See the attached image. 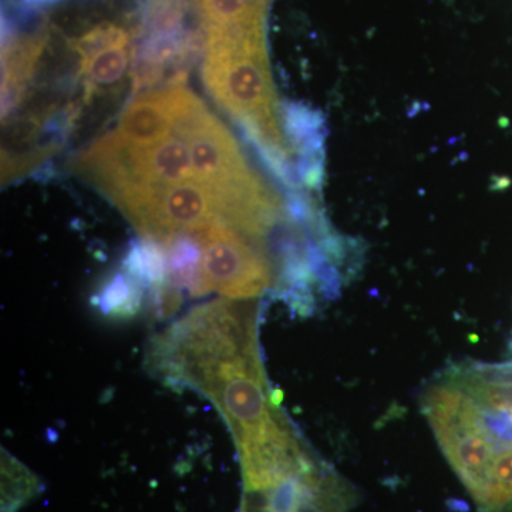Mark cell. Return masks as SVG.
Here are the masks:
<instances>
[{
    "label": "cell",
    "mask_w": 512,
    "mask_h": 512,
    "mask_svg": "<svg viewBox=\"0 0 512 512\" xmlns=\"http://www.w3.org/2000/svg\"><path fill=\"white\" fill-rule=\"evenodd\" d=\"M147 366L171 387H190L215 404L239 457L293 431L278 409L259 356L254 312L229 301L197 306L157 336Z\"/></svg>",
    "instance_id": "6da1fadb"
},
{
    "label": "cell",
    "mask_w": 512,
    "mask_h": 512,
    "mask_svg": "<svg viewBox=\"0 0 512 512\" xmlns=\"http://www.w3.org/2000/svg\"><path fill=\"white\" fill-rule=\"evenodd\" d=\"M202 74L207 89L244 128L269 170L289 194L298 192L291 153L276 119L265 25L241 22L205 29Z\"/></svg>",
    "instance_id": "7a4b0ae2"
},
{
    "label": "cell",
    "mask_w": 512,
    "mask_h": 512,
    "mask_svg": "<svg viewBox=\"0 0 512 512\" xmlns=\"http://www.w3.org/2000/svg\"><path fill=\"white\" fill-rule=\"evenodd\" d=\"M421 406L451 466L480 503L498 456L481 424L484 404L446 380L426 390Z\"/></svg>",
    "instance_id": "3957f363"
},
{
    "label": "cell",
    "mask_w": 512,
    "mask_h": 512,
    "mask_svg": "<svg viewBox=\"0 0 512 512\" xmlns=\"http://www.w3.org/2000/svg\"><path fill=\"white\" fill-rule=\"evenodd\" d=\"M202 248L201 296L221 293L228 299L256 298L272 284L268 258L256 242L222 222L190 232Z\"/></svg>",
    "instance_id": "277c9868"
},
{
    "label": "cell",
    "mask_w": 512,
    "mask_h": 512,
    "mask_svg": "<svg viewBox=\"0 0 512 512\" xmlns=\"http://www.w3.org/2000/svg\"><path fill=\"white\" fill-rule=\"evenodd\" d=\"M284 123L301 156L299 173L303 183L319 188L325 178V119L303 104L288 103L284 107Z\"/></svg>",
    "instance_id": "5b68a950"
},
{
    "label": "cell",
    "mask_w": 512,
    "mask_h": 512,
    "mask_svg": "<svg viewBox=\"0 0 512 512\" xmlns=\"http://www.w3.org/2000/svg\"><path fill=\"white\" fill-rule=\"evenodd\" d=\"M116 130L128 141L138 144L154 143L167 136L171 123L161 92L143 94L131 101L121 114Z\"/></svg>",
    "instance_id": "8992f818"
},
{
    "label": "cell",
    "mask_w": 512,
    "mask_h": 512,
    "mask_svg": "<svg viewBox=\"0 0 512 512\" xmlns=\"http://www.w3.org/2000/svg\"><path fill=\"white\" fill-rule=\"evenodd\" d=\"M123 269L144 289L150 291L151 302L171 286L167 249L153 239L143 238L131 242L124 258Z\"/></svg>",
    "instance_id": "52a82bcc"
},
{
    "label": "cell",
    "mask_w": 512,
    "mask_h": 512,
    "mask_svg": "<svg viewBox=\"0 0 512 512\" xmlns=\"http://www.w3.org/2000/svg\"><path fill=\"white\" fill-rule=\"evenodd\" d=\"M168 275L171 285L201 296L202 248L190 234L177 235L167 245Z\"/></svg>",
    "instance_id": "ba28073f"
},
{
    "label": "cell",
    "mask_w": 512,
    "mask_h": 512,
    "mask_svg": "<svg viewBox=\"0 0 512 512\" xmlns=\"http://www.w3.org/2000/svg\"><path fill=\"white\" fill-rule=\"evenodd\" d=\"M144 288L126 272L114 275L97 295L93 303L107 318H133L143 305Z\"/></svg>",
    "instance_id": "9c48e42d"
},
{
    "label": "cell",
    "mask_w": 512,
    "mask_h": 512,
    "mask_svg": "<svg viewBox=\"0 0 512 512\" xmlns=\"http://www.w3.org/2000/svg\"><path fill=\"white\" fill-rule=\"evenodd\" d=\"M130 60L131 45L111 47L92 59L80 60V73H82L84 87H86L84 100L92 99L93 94L96 93V90H100V87L111 86V84L119 82L127 72Z\"/></svg>",
    "instance_id": "30bf717a"
},
{
    "label": "cell",
    "mask_w": 512,
    "mask_h": 512,
    "mask_svg": "<svg viewBox=\"0 0 512 512\" xmlns=\"http://www.w3.org/2000/svg\"><path fill=\"white\" fill-rule=\"evenodd\" d=\"M202 26L265 18L268 0H195Z\"/></svg>",
    "instance_id": "8fae6325"
},
{
    "label": "cell",
    "mask_w": 512,
    "mask_h": 512,
    "mask_svg": "<svg viewBox=\"0 0 512 512\" xmlns=\"http://www.w3.org/2000/svg\"><path fill=\"white\" fill-rule=\"evenodd\" d=\"M127 45H131V32L116 22L97 23L72 40V49L80 60L92 59L111 47Z\"/></svg>",
    "instance_id": "7c38bea8"
},
{
    "label": "cell",
    "mask_w": 512,
    "mask_h": 512,
    "mask_svg": "<svg viewBox=\"0 0 512 512\" xmlns=\"http://www.w3.org/2000/svg\"><path fill=\"white\" fill-rule=\"evenodd\" d=\"M512 505V447L495 457L487 488L478 507L483 512H500Z\"/></svg>",
    "instance_id": "4fadbf2b"
},
{
    "label": "cell",
    "mask_w": 512,
    "mask_h": 512,
    "mask_svg": "<svg viewBox=\"0 0 512 512\" xmlns=\"http://www.w3.org/2000/svg\"><path fill=\"white\" fill-rule=\"evenodd\" d=\"M29 3H43V2H52V0H26Z\"/></svg>",
    "instance_id": "5bb4252c"
}]
</instances>
